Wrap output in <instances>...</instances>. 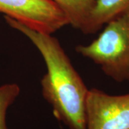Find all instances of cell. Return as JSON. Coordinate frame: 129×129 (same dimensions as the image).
Instances as JSON below:
<instances>
[{
    "label": "cell",
    "instance_id": "obj_1",
    "mask_svg": "<svg viewBox=\"0 0 129 129\" xmlns=\"http://www.w3.org/2000/svg\"><path fill=\"white\" fill-rule=\"evenodd\" d=\"M4 17L9 27L25 35L41 54L47 68L40 80L42 95L56 118L69 129H86L85 106L89 89L59 40L52 34Z\"/></svg>",
    "mask_w": 129,
    "mask_h": 129
},
{
    "label": "cell",
    "instance_id": "obj_2",
    "mask_svg": "<svg viewBox=\"0 0 129 129\" xmlns=\"http://www.w3.org/2000/svg\"><path fill=\"white\" fill-rule=\"evenodd\" d=\"M92 42L75 51L117 83L129 81V11L108 22Z\"/></svg>",
    "mask_w": 129,
    "mask_h": 129
},
{
    "label": "cell",
    "instance_id": "obj_3",
    "mask_svg": "<svg viewBox=\"0 0 129 129\" xmlns=\"http://www.w3.org/2000/svg\"><path fill=\"white\" fill-rule=\"evenodd\" d=\"M0 12L52 35L69 24L63 12L51 0H0Z\"/></svg>",
    "mask_w": 129,
    "mask_h": 129
},
{
    "label": "cell",
    "instance_id": "obj_4",
    "mask_svg": "<svg viewBox=\"0 0 129 129\" xmlns=\"http://www.w3.org/2000/svg\"><path fill=\"white\" fill-rule=\"evenodd\" d=\"M85 115L86 129H129V92L114 95L89 89Z\"/></svg>",
    "mask_w": 129,
    "mask_h": 129
},
{
    "label": "cell",
    "instance_id": "obj_5",
    "mask_svg": "<svg viewBox=\"0 0 129 129\" xmlns=\"http://www.w3.org/2000/svg\"><path fill=\"white\" fill-rule=\"evenodd\" d=\"M129 11V0H96L85 29V35L95 34L106 24Z\"/></svg>",
    "mask_w": 129,
    "mask_h": 129
},
{
    "label": "cell",
    "instance_id": "obj_6",
    "mask_svg": "<svg viewBox=\"0 0 129 129\" xmlns=\"http://www.w3.org/2000/svg\"><path fill=\"white\" fill-rule=\"evenodd\" d=\"M63 12L69 24L84 32L96 0H51Z\"/></svg>",
    "mask_w": 129,
    "mask_h": 129
},
{
    "label": "cell",
    "instance_id": "obj_7",
    "mask_svg": "<svg viewBox=\"0 0 129 129\" xmlns=\"http://www.w3.org/2000/svg\"><path fill=\"white\" fill-rule=\"evenodd\" d=\"M20 88L16 83L0 86V129H9L6 123V115L9 107L20 93Z\"/></svg>",
    "mask_w": 129,
    "mask_h": 129
}]
</instances>
